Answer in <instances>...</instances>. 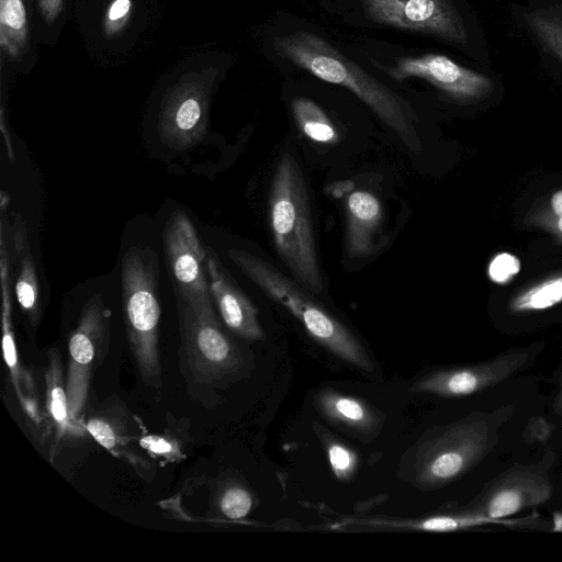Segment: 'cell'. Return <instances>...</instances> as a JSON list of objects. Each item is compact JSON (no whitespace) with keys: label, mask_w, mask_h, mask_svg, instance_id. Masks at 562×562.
Returning <instances> with one entry per match:
<instances>
[{"label":"cell","mask_w":562,"mask_h":562,"mask_svg":"<svg viewBox=\"0 0 562 562\" xmlns=\"http://www.w3.org/2000/svg\"><path fill=\"white\" fill-rule=\"evenodd\" d=\"M514 405L473 412L425 432L402 456L398 476L423 492L440 490L476 467L495 447Z\"/></svg>","instance_id":"cell-1"},{"label":"cell","mask_w":562,"mask_h":562,"mask_svg":"<svg viewBox=\"0 0 562 562\" xmlns=\"http://www.w3.org/2000/svg\"><path fill=\"white\" fill-rule=\"evenodd\" d=\"M277 53L323 81L342 86L364 102L413 153L422 150L417 115L401 95L379 82L319 35L299 31L276 38Z\"/></svg>","instance_id":"cell-2"},{"label":"cell","mask_w":562,"mask_h":562,"mask_svg":"<svg viewBox=\"0 0 562 562\" xmlns=\"http://www.w3.org/2000/svg\"><path fill=\"white\" fill-rule=\"evenodd\" d=\"M269 225L276 251L293 279L313 294H319L324 282L307 187L297 160L290 153L281 156L272 176Z\"/></svg>","instance_id":"cell-3"},{"label":"cell","mask_w":562,"mask_h":562,"mask_svg":"<svg viewBox=\"0 0 562 562\" xmlns=\"http://www.w3.org/2000/svg\"><path fill=\"white\" fill-rule=\"evenodd\" d=\"M228 256L249 280L288 310L317 344L361 371H374L362 342L315 301L312 292L261 257L236 248H231Z\"/></svg>","instance_id":"cell-4"},{"label":"cell","mask_w":562,"mask_h":562,"mask_svg":"<svg viewBox=\"0 0 562 562\" xmlns=\"http://www.w3.org/2000/svg\"><path fill=\"white\" fill-rule=\"evenodd\" d=\"M158 261L148 248H130L122 260V310L140 378L160 389Z\"/></svg>","instance_id":"cell-5"},{"label":"cell","mask_w":562,"mask_h":562,"mask_svg":"<svg viewBox=\"0 0 562 562\" xmlns=\"http://www.w3.org/2000/svg\"><path fill=\"white\" fill-rule=\"evenodd\" d=\"M162 240L177 299L196 313L215 314L206 272L207 254L184 213L176 211L171 214Z\"/></svg>","instance_id":"cell-6"},{"label":"cell","mask_w":562,"mask_h":562,"mask_svg":"<svg viewBox=\"0 0 562 562\" xmlns=\"http://www.w3.org/2000/svg\"><path fill=\"white\" fill-rule=\"evenodd\" d=\"M177 305L184 357L195 376L211 382L236 373L243 357L216 315L196 313L179 299Z\"/></svg>","instance_id":"cell-7"},{"label":"cell","mask_w":562,"mask_h":562,"mask_svg":"<svg viewBox=\"0 0 562 562\" xmlns=\"http://www.w3.org/2000/svg\"><path fill=\"white\" fill-rule=\"evenodd\" d=\"M368 15L385 25L467 44L461 15L449 0H359Z\"/></svg>","instance_id":"cell-8"},{"label":"cell","mask_w":562,"mask_h":562,"mask_svg":"<svg viewBox=\"0 0 562 562\" xmlns=\"http://www.w3.org/2000/svg\"><path fill=\"white\" fill-rule=\"evenodd\" d=\"M544 457L537 464L513 467L490 482L479 496L474 510L505 519L548 502L552 496L548 470L554 454L548 451Z\"/></svg>","instance_id":"cell-9"},{"label":"cell","mask_w":562,"mask_h":562,"mask_svg":"<svg viewBox=\"0 0 562 562\" xmlns=\"http://www.w3.org/2000/svg\"><path fill=\"white\" fill-rule=\"evenodd\" d=\"M108 315L100 295L85 306L68 341L67 395L72 422H77L88 398L92 366L108 339Z\"/></svg>","instance_id":"cell-10"},{"label":"cell","mask_w":562,"mask_h":562,"mask_svg":"<svg viewBox=\"0 0 562 562\" xmlns=\"http://www.w3.org/2000/svg\"><path fill=\"white\" fill-rule=\"evenodd\" d=\"M531 359L528 351H515L475 364L436 370L415 380L409 391L439 397L469 396L501 383Z\"/></svg>","instance_id":"cell-11"},{"label":"cell","mask_w":562,"mask_h":562,"mask_svg":"<svg viewBox=\"0 0 562 562\" xmlns=\"http://www.w3.org/2000/svg\"><path fill=\"white\" fill-rule=\"evenodd\" d=\"M384 71L398 81L409 77L424 79L451 97L461 100L481 98L493 87L487 77L464 68L439 54L404 57Z\"/></svg>","instance_id":"cell-12"},{"label":"cell","mask_w":562,"mask_h":562,"mask_svg":"<svg viewBox=\"0 0 562 562\" xmlns=\"http://www.w3.org/2000/svg\"><path fill=\"white\" fill-rule=\"evenodd\" d=\"M210 293L227 328L247 340H262L258 310L213 254L207 255Z\"/></svg>","instance_id":"cell-13"},{"label":"cell","mask_w":562,"mask_h":562,"mask_svg":"<svg viewBox=\"0 0 562 562\" xmlns=\"http://www.w3.org/2000/svg\"><path fill=\"white\" fill-rule=\"evenodd\" d=\"M313 406L333 426L362 442L373 440L382 430L383 414L366 401L330 387L318 390Z\"/></svg>","instance_id":"cell-14"},{"label":"cell","mask_w":562,"mask_h":562,"mask_svg":"<svg viewBox=\"0 0 562 562\" xmlns=\"http://www.w3.org/2000/svg\"><path fill=\"white\" fill-rule=\"evenodd\" d=\"M384 213L381 201L366 190L351 191L346 199V252L351 258H366L376 251V237L382 231Z\"/></svg>","instance_id":"cell-15"},{"label":"cell","mask_w":562,"mask_h":562,"mask_svg":"<svg viewBox=\"0 0 562 562\" xmlns=\"http://www.w3.org/2000/svg\"><path fill=\"white\" fill-rule=\"evenodd\" d=\"M161 139L178 150L198 144L205 132L204 105L198 94L182 95L165 110L159 125Z\"/></svg>","instance_id":"cell-16"},{"label":"cell","mask_w":562,"mask_h":562,"mask_svg":"<svg viewBox=\"0 0 562 562\" xmlns=\"http://www.w3.org/2000/svg\"><path fill=\"white\" fill-rule=\"evenodd\" d=\"M499 519L488 517L477 510L460 514H442L416 519H390L384 517L350 519L344 525L374 529H401L448 532L476 526L499 524Z\"/></svg>","instance_id":"cell-17"},{"label":"cell","mask_w":562,"mask_h":562,"mask_svg":"<svg viewBox=\"0 0 562 562\" xmlns=\"http://www.w3.org/2000/svg\"><path fill=\"white\" fill-rule=\"evenodd\" d=\"M12 231L18 269L14 284L15 295L22 311L35 324L40 314L38 279L31 255L26 227L20 214H15L13 217Z\"/></svg>","instance_id":"cell-18"},{"label":"cell","mask_w":562,"mask_h":562,"mask_svg":"<svg viewBox=\"0 0 562 562\" xmlns=\"http://www.w3.org/2000/svg\"><path fill=\"white\" fill-rule=\"evenodd\" d=\"M0 277L2 289V349L4 361L10 370L15 391L23 403L25 397L22 387L27 391L32 390L30 379L22 370L18 351L14 342L12 328V296H11V276L9 267V256L4 245V221H0Z\"/></svg>","instance_id":"cell-19"},{"label":"cell","mask_w":562,"mask_h":562,"mask_svg":"<svg viewBox=\"0 0 562 562\" xmlns=\"http://www.w3.org/2000/svg\"><path fill=\"white\" fill-rule=\"evenodd\" d=\"M24 0H0V44L12 58L20 57L29 44Z\"/></svg>","instance_id":"cell-20"},{"label":"cell","mask_w":562,"mask_h":562,"mask_svg":"<svg viewBox=\"0 0 562 562\" xmlns=\"http://www.w3.org/2000/svg\"><path fill=\"white\" fill-rule=\"evenodd\" d=\"M292 112L301 132L310 139L322 144H336L339 135L336 127L313 100L295 98L292 101Z\"/></svg>","instance_id":"cell-21"},{"label":"cell","mask_w":562,"mask_h":562,"mask_svg":"<svg viewBox=\"0 0 562 562\" xmlns=\"http://www.w3.org/2000/svg\"><path fill=\"white\" fill-rule=\"evenodd\" d=\"M46 386L47 407L57 426L58 437L60 438L67 431L72 420L69 413L67 386L63 376V368L58 355L55 351L49 352Z\"/></svg>","instance_id":"cell-22"},{"label":"cell","mask_w":562,"mask_h":562,"mask_svg":"<svg viewBox=\"0 0 562 562\" xmlns=\"http://www.w3.org/2000/svg\"><path fill=\"white\" fill-rule=\"evenodd\" d=\"M326 452L333 474L340 482L351 481L358 470V454L322 426L314 427Z\"/></svg>","instance_id":"cell-23"},{"label":"cell","mask_w":562,"mask_h":562,"mask_svg":"<svg viewBox=\"0 0 562 562\" xmlns=\"http://www.w3.org/2000/svg\"><path fill=\"white\" fill-rule=\"evenodd\" d=\"M526 21L537 38L562 60V7L529 12Z\"/></svg>","instance_id":"cell-24"},{"label":"cell","mask_w":562,"mask_h":562,"mask_svg":"<svg viewBox=\"0 0 562 562\" xmlns=\"http://www.w3.org/2000/svg\"><path fill=\"white\" fill-rule=\"evenodd\" d=\"M562 301V278L550 280L522 295L516 303L518 310H542Z\"/></svg>","instance_id":"cell-25"},{"label":"cell","mask_w":562,"mask_h":562,"mask_svg":"<svg viewBox=\"0 0 562 562\" xmlns=\"http://www.w3.org/2000/svg\"><path fill=\"white\" fill-rule=\"evenodd\" d=\"M218 505L224 516L232 520H238L250 513L254 506V497L247 488L233 485L222 493Z\"/></svg>","instance_id":"cell-26"},{"label":"cell","mask_w":562,"mask_h":562,"mask_svg":"<svg viewBox=\"0 0 562 562\" xmlns=\"http://www.w3.org/2000/svg\"><path fill=\"white\" fill-rule=\"evenodd\" d=\"M519 271V261L509 254L496 256L490 265V277L498 283L506 282Z\"/></svg>","instance_id":"cell-27"},{"label":"cell","mask_w":562,"mask_h":562,"mask_svg":"<svg viewBox=\"0 0 562 562\" xmlns=\"http://www.w3.org/2000/svg\"><path fill=\"white\" fill-rule=\"evenodd\" d=\"M87 429L90 435L104 448L111 450L116 445V437L114 429L102 419H91L87 424Z\"/></svg>","instance_id":"cell-28"},{"label":"cell","mask_w":562,"mask_h":562,"mask_svg":"<svg viewBox=\"0 0 562 562\" xmlns=\"http://www.w3.org/2000/svg\"><path fill=\"white\" fill-rule=\"evenodd\" d=\"M131 10V0H115L108 10V22L114 25L127 16Z\"/></svg>","instance_id":"cell-29"},{"label":"cell","mask_w":562,"mask_h":562,"mask_svg":"<svg viewBox=\"0 0 562 562\" xmlns=\"http://www.w3.org/2000/svg\"><path fill=\"white\" fill-rule=\"evenodd\" d=\"M64 0H40L43 18L52 23L61 12Z\"/></svg>","instance_id":"cell-30"},{"label":"cell","mask_w":562,"mask_h":562,"mask_svg":"<svg viewBox=\"0 0 562 562\" xmlns=\"http://www.w3.org/2000/svg\"><path fill=\"white\" fill-rule=\"evenodd\" d=\"M143 445L156 453H166L171 449V446L161 438L151 437L145 439L143 440Z\"/></svg>","instance_id":"cell-31"},{"label":"cell","mask_w":562,"mask_h":562,"mask_svg":"<svg viewBox=\"0 0 562 562\" xmlns=\"http://www.w3.org/2000/svg\"><path fill=\"white\" fill-rule=\"evenodd\" d=\"M552 207L558 215H562V191H558L553 194Z\"/></svg>","instance_id":"cell-32"},{"label":"cell","mask_w":562,"mask_h":562,"mask_svg":"<svg viewBox=\"0 0 562 562\" xmlns=\"http://www.w3.org/2000/svg\"><path fill=\"white\" fill-rule=\"evenodd\" d=\"M554 409H555V412L558 414H562V380H561L560 390H559L558 395L555 397Z\"/></svg>","instance_id":"cell-33"},{"label":"cell","mask_w":562,"mask_h":562,"mask_svg":"<svg viewBox=\"0 0 562 562\" xmlns=\"http://www.w3.org/2000/svg\"><path fill=\"white\" fill-rule=\"evenodd\" d=\"M558 226H559L560 231L562 232V215H560Z\"/></svg>","instance_id":"cell-34"}]
</instances>
